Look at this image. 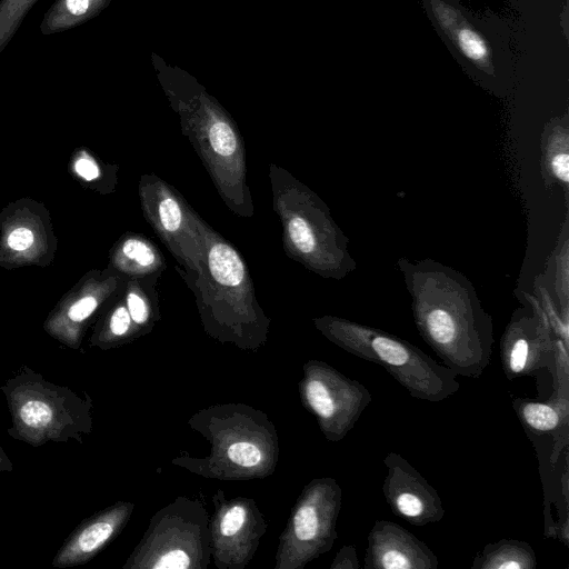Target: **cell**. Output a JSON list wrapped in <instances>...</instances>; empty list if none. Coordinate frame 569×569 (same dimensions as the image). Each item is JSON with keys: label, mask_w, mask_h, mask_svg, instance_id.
I'll return each instance as SVG.
<instances>
[{"label": "cell", "mask_w": 569, "mask_h": 569, "mask_svg": "<svg viewBox=\"0 0 569 569\" xmlns=\"http://www.w3.org/2000/svg\"><path fill=\"white\" fill-rule=\"evenodd\" d=\"M272 207L282 226L288 257L327 279L341 280L356 269L348 238L327 204L290 172L269 166Z\"/></svg>", "instance_id": "6da1fadb"}, {"label": "cell", "mask_w": 569, "mask_h": 569, "mask_svg": "<svg viewBox=\"0 0 569 569\" xmlns=\"http://www.w3.org/2000/svg\"><path fill=\"white\" fill-rule=\"evenodd\" d=\"M523 417L532 428L538 430H550L557 426L559 420L553 408L542 403L526 405Z\"/></svg>", "instance_id": "9a60e30c"}, {"label": "cell", "mask_w": 569, "mask_h": 569, "mask_svg": "<svg viewBox=\"0 0 569 569\" xmlns=\"http://www.w3.org/2000/svg\"><path fill=\"white\" fill-rule=\"evenodd\" d=\"M138 192L146 220L182 267V279L192 280L203 261V219L154 174L141 176Z\"/></svg>", "instance_id": "3957f363"}, {"label": "cell", "mask_w": 569, "mask_h": 569, "mask_svg": "<svg viewBox=\"0 0 569 569\" xmlns=\"http://www.w3.org/2000/svg\"><path fill=\"white\" fill-rule=\"evenodd\" d=\"M124 283L126 279L109 266L86 272L50 311L43 328L53 338L76 348L87 322L121 292Z\"/></svg>", "instance_id": "5b68a950"}, {"label": "cell", "mask_w": 569, "mask_h": 569, "mask_svg": "<svg viewBox=\"0 0 569 569\" xmlns=\"http://www.w3.org/2000/svg\"><path fill=\"white\" fill-rule=\"evenodd\" d=\"M398 266L417 322L437 346H451L487 319L472 283L462 273L431 259L401 258Z\"/></svg>", "instance_id": "7a4b0ae2"}, {"label": "cell", "mask_w": 569, "mask_h": 569, "mask_svg": "<svg viewBox=\"0 0 569 569\" xmlns=\"http://www.w3.org/2000/svg\"><path fill=\"white\" fill-rule=\"evenodd\" d=\"M246 519V511L242 507H232L223 516L220 525V530L223 536H233L243 526Z\"/></svg>", "instance_id": "ffe728a7"}, {"label": "cell", "mask_w": 569, "mask_h": 569, "mask_svg": "<svg viewBox=\"0 0 569 569\" xmlns=\"http://www.w3.org/2000/svg\"><path fill=\"white\" fill-rule=\"evenodd\" d=\"M107 0H56L43 14L40 32L43 36L74 29L93 18Z\"/></svg>", "instance_id": "8fae6325"}, {"label": "cell", "mask_w": 569, "mask_h": 569, "mask_svg": "<svg viewBox=\"0 0 569 569\" xmlns=\"http://www.w3.org/2000/svg\"><path fill=\"white\" fill-rule=\"evenodd\" d=\"M295 533L298 539L307 541L312 539L318 529V518L312 507H301L293 519Z\"/></svg>", "instance_id": "e0dca14e"}, {"label": "cell", "mask_w": 569, "mask_h": 569, "mask_svg": "<svg viewBox=\"0 0 569 569\" xmlns=\"http://www.w3.org/2000/svg\"><path fill=\"white\" fill-rule=\"evenodd\" d=\"M108 266L127 279H141L161 276L166 268L159 249L146 237L124 233L113 244Z\"/></svg>", "instance_id": "ba28073f"}, {"label": "cell", "mask_w": 569, "mask_h": 569, "mask_svg": "<svg viewBox=\"0 0 569 569\" xmlns=\"http://www.w3.org/2000/svg\"><path fill=\"white\" fill-rule=\"evenodd\" d=\"M47 383L36 385L31 383L27 387L28 393L23 388H20L19 396L12 395V408L14 409V425L19 427L20 432L16 438L28 429V437L39 438L44 436L48 439H53L60 436L62 418L70 419L69 416H63L64 409L62 408V390L50 386L47 389Z\"/></svg>", "instance_id": "8992f818"}, {"label": "cell", "mask_w": 569, "mask_h": 569, "mask_svg": "<svg viewBox=\"0 0 569 569\" xmlns=\"http://www.w3.org/2000/svg\"><path fill=\"white\" fill-rule=\"evenodd\" d=\"M307 397L313 410L322 418H330L335 412V403L327 387L318 380L307 386Z\"/></svg>", "instance_id": "2e32d148"}, {"label": "cell", "mask_w": 569, "mask_h": 569, "mask_svg": "<svg viewBox=\"0 0 569 569\" xmlns=\"http://www.w3.org/2000/svg\"><path fill=\"white\" fill-rule=\"evenodd\" d=\"M11 462L0 447V470H11Z\"/></svg>", "instance_id": "cb8c5ba5"}, {"label": "cell", "mask_w": 569, "mask_h": 569, "mask_svg": "<svg viewBox=\"0 0 569 569\" xmlns=\"http://www.w3.org/2000/svg\"><path fill=\"white\" fill-rule=\"evenodd\" d=\"M190 565V559L183 550H172L159 559L153 566L156 569H186Z\"/></svg>", "instance_id": "44dd1931"}, {"label": "cell", "mask_w": 569, "mask_h": 569, "mask_svg": "<svg viewBox=\"0 0 569 569\" xmlns=\"http://www.w3.org/2000/svg\"><path fill=\"white\" fill-rule=\"evenodd\" d=\"M360 330L370 341L375 353L382 361L392 366H400L409 360L410 351L402 342L385 335L373 333L362 327H360Z\"/></svg>", "instance_id": "5bb4252c"}, {"label": "cell", "mask_w": 569, "mask_h": 569, "mask_svg": "<svg viewBox=\"0 0 569 569\" xmlns=\"http://www.w3.org/2000/svg\"><path fill=\"white\" fill-rule=\"evenodd\" d=\"M58 249L49 210L43 202L20 198L0 211V267L6 270L52 263Z\"/></svg>", "instance_id": "277c9868"}, {"label": "cell", "mask_w": 569, "mask_h": 569, "mask_svg": "<svg viewBox=\"0 0 569 569\" xmlns=\"http://www.w3.org/2000/svg\"><path fill=\"white\" fill-rule=\"evenodd\" d=\"M528 357V343L525 339H518L510 356V367L513 372H520L526 365Z\"/></svg>", "instance_id": "603a6c76"}, {"label": "cell", "mask_w": 569, "mask_h": 569, "mask_svg": "<svg viewBox=\"0 0 569 569\" xmlns=\"http://www.w3.org/2000/svg\"><path fill=\"white\" fill-rule=\"evenodd\" d=\"M229 459L243 467H252L260 462L261 452L252 443L249 442H237L228 449Z\"/></svg>", "instance_id": "ac0fdd59"}, {"label": "cell", "mask_w": 569, "mask_h": 569, "mask_svg": "<svg viewBox=\"0 0 569 569\" xmlns=\"http://www.w3.org/2000/svg\"><path fill=\"white\" fill-rule=\"evenodd\" d=\"M429 8L437 26L455 49L477 68L492 74L493 66L489 44L461 14V11L446 0H431Z\"/></svg>", "instance_id": "52a82bcc"}, {"label": "cell", "mask_w": 569, "mask_h": 569, "mask_svg": "<svg viewBox=\"0 0 569 569\" xmlns=\"http://www.w3.org/2000/svg\"><path fill=\"white\" fill-rule=\"evenodd\" d=\"M68 170L86 189L101 194L113 192L117 184L118 167L104 163L84 147L73 150L70 156Z\"/></svg>", "instance_id": "30bf717a"}, {"label": "cell", "mask_w": 569, "mask_h": 569, "mask_svg": "<svg viewBox=\"0 0 569 569\" xmlns=\"http://www.w3.org/2000/svg\"><path fill=\"white\" fill-rule=\"evenodd\" d=\"M39 0H0V53L16 36L24 18Z\"/></svg>", "instance_id": "4fadbf2b"}, {"label": "cell", "mask_w": 569, "mask_h": 569, "mask_svg": "<svg viewBox=\"0 0 569 569\" xmlns=\"http://www.w3.org/2000/svg\"><path fill=\"white\" fill-rule=\"evenodd\" d=\"M399 511L407 517H417L422 511V503L419 498L411 493H402L397 499Z\"/></svg>", "instance_id": "7402d4cb"}, {"label": "cell", "mask_w": 569, "mask_h": 569, "mask_svg": "<svg viewBox=\"0 0 569 569\" xmlns=\"http://www.w3.org/2000/svg\"><path fill=\"white\" fill-rule=\"evenodd\" d=\"M113 526L106 520H98L82 527L61 548L52 565L57 568L76 566L97 551L112 535Z\"/></svg>", "instance_id": "7c38bea8"}, {"label": "cell", "mask_w": 569, "mask_h": 569, "mask_svg": "<svg viewBox=\"0 0 569 569\" xmlns=\"http://www.w3.org/2000/svg\"><path fill=\"white\" fill-rule=\"evenodd\" d=\"M568 117L551 120L541 136V172L546 184H559L568 192L569 182Z\"/></svg>", "instance_id": "9c48e42d"}, {"label": "cell", "mask_w": 569, "mask_h": 569, "mask_svg": "<svg viewBox=\"0 0 569 569\" xmlns=\"http://www.w3.org/2000/svg\"><path fill=\"white\" fill-rule=\"evenodd\" d=\"M131 321L132 320L123 297V300L118 301L110 312L108 318V329L111 335L121 337L128 332Z\"/></svg>", "instance_id": "d6986e66"}]
</instances>
